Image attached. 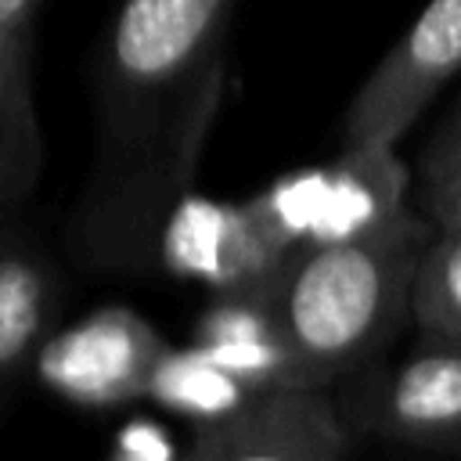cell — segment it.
<instances>
[{"instance_id":"14","label":"cell","mask_w":461,"mask_h":461,"mask_svg":"<svg viewBox=\"0 0 461 461\" xmlns=\"http://www.w3.org/2000/svg\"><path fill=\"white\" fill-rule=\"evenodd\" d=\"M461 158V104L450 112V119L436 130V137L429 140L425 148V158H421V173L425 169H439V166H450Z\"/></svg>"},{"instance_id":"3","label":"cell","mask_w":461,"mask_h":461,"mask_svg":"<svg viewBox=\"0 0 461 461\" xmlns=\"http://www.w3.org/2000/svg\"><path fill=\"white\" fill-rule=\"evenodd\" d=\"M461 68V0H429L396 47L375 65L342 115V148L385 144L414 126L439 86Z\"/></svg>"},{"instance_id":"11","label":"cell","mask_w":461,"mask_h":461,"mask_svg":"<svg viewBox=\"0 0 461 461\" xmlns=\"http://www.w3.org/2000/svg\"><path fill=\"white\" fill-rule=\"evenodd\" d=\"M252 393H245L241 382H234L220 364H212L202 349H166L162 360L151 371L148 400H158L162 407H173L180 414L216 421L241 407Z\"/></svg>"},{"instance_id":"9","label":"cell","mask_w":461,"mask_h":461,"mask_svg":"<svg viewBox=\"0 0 461 461\" xmlns=\"http://www.w3.org/2000/svg\"><path fill=\"white\" fill-rule=\"evenodd\" d=\"M58 313V277L47 256L11 223H0V396L36 360Z\"/></svg>"},{"instance_id":"8","label":"cell","mask_w":461,"mask_h":461,"mask_svg":"<svg viewBox=\"0 0 461 461\" xmlns=\"http://www.w3.org/2000/svg\"><path fill=\"white\" fill-rule=\"evenodd\" d=\"M191 346L241 382L245 393L299 389L285 339L256 292H220L198 317Z\"/></svg>"},{"instance_id":"15","label":"cell","mask_w":461,"mask_h":461,"mask_svg":"<svg viewBox=\"0 0 461 461\" xmlns=\"http://www.w3.org/2000/svg\"><path fill=\"white\" fill-rule=\"evenodd\" d=\"M40 0H0V29H11V25H25L32 18Z\"/></svg>"},{"instance_id":"2","label":"cell","mask_w":461,"mask_h":461,"mask_svg":"<svg viewBox=\"0 0 461 461\" xmlns=\"http://www.w3.org/2000/svg\"><path fill=\"white\" fill-rule=\"evenodd\" d=\"M339 414L346 429L461 457V339L418 335L400 360L364 367Z\"/></svg>"},{"instance_id":"16","label":"cell","mask_w":461,"mask_h":461,"mask_svg":"<svg viewBox=\"0 0 461 461\" xmlns=\"http://www.w3.org/2000/svg\"><path fill=\"white\" fill-rule=\"evenodd\" d=\"M0 400H4V396H0Z\"/></svg>"},{"instance_id":"12","label":"cell","mask_w":461,"mask_h":461,"mask_svg":"<svg viewBox=\"0 0 461 461\" xmlns=\"http://www.w3.org/2000/svg\"><path fill=\"white\" fill-rule=\"evenodd\" d=\"M418 335L461 339V230H432L411 281Z\"/></svg>"},{"instance_id":"5","label":"cell","mask_w":461,"mask_h":461,"mask_svg":"<svg viewBox=\"0 0 461 461\" xmlns=\"http://www.w3.org/2000/svg\"><path fill=\"white\" fill-rule=\"evenodd\" d=\"M349 429L324 389L252 393L205 421L184 461H346Z\"/></svg>"},{"instance_id":"6","label":"cell","mask_w":461,"mask_h":461,"mask_svg":"<svg viewBox=\"0 0 461 461\" xmlns=\"http://www.w3.org/2000/svg\"><path fill=\"white\" fill-rule=\"evenodd\" d=\"M158 256L169 270L205 281L220 292H259L281 267V256L259 238L245 205L184 194L169 212Z\"/></svg>"},{"instance_id":"4","label":"cell","mask_w":461,"mask_h":461,"mask_svg":"<svg viewBox=\"0 0 461 461\" xmlns=\"http://www.w3.org/2000/svg\"><path fill=\"white\" fill-rule=\"evenodd\" d=\"M169 342L130 306H101L90 317L47 335L36 375L47 389L79 407H122L148 396L155 364Z\"/></svg>"},{"instance_id":"13","label":"cell","mask_w":461,"mask_h":461,"mask_svg":"<svg viewBox=\"0 0 461 461\" xmlns=\"http://www.w3.org/2000/svg\"><path fill=\"white\" fill-rule=\"evenodd\" d=\"M421 202L432 230H461V158L421 173Z\"/></svg>"},{"instance_id":"10","label":"cell","mask_w":461,"mask_h":461,"mask_svg":"<svg viewBox=\"0 0 461 461\" xmlns=\"http://www.w3.org/2000/svg\"><path fill=\"white\" fill-rule=\"evenodd\" d=\"M43 169V133L32 90V29H0V223H11Z\"/></svg>"},{"instance_id":"1","label":"cell","mask_w":461,"mask_h":461,"mask_svg":"<svg viewBox=\"0 0 461 461\" xmlns=\"http://www.w3.org/2000/svg\"><path fill=\"white\" fill-rule=\"evenodd\" d=\"M432 223L407 212L400 223L349 241L299 245L256 292L292 360L299 389L353 378L411 317V281Z\"/></svg>"},{"instance_id":"7","label":"cell","mask_w":461,"mask_h":461,"mask_svg":"<svg viewBox=\"0 0 461 461\" xmlns=\"http://www.w3.org/2000/svg\"><path fill=\"white\" fill-rule=\"evenodd\" d=\"M407 187H411V173L396 158V148L385 144L342 148L339 158L324 166L321 205L310 245L367 238L400 223L411 212Z\"/></svg>"}]
</instances>
